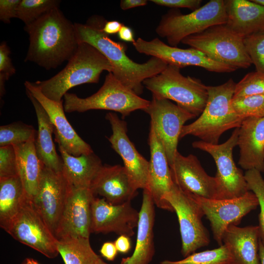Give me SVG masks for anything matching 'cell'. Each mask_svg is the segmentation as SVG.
Listing matches in <instances>:
<instances>
[{
	"mask_svg": "<svg viewBox=\"0 0 264 264\" xmlns=\"http://www.w3.org/2000/svg\"><path fill=\"white\" fill-rule=\"evenodd\" d=\"M105 22L101 18H91L86 24L74 23L77 41L96 48L110 63L115 77L139 95L143 92V81L159 74L168 64L154 57L141 64L131 59L126 54V44L112 40L103 32Z\"/></svg>",
	"mask_w": 264,
	"mask_h": 264,
	"instance_id": "6da1fadb",
	"label": "cell"
},
{
	"mask_svg": "<svg viewBox=\"0 0 264 264\" xmlns=\"http://www.w3.org/2000/svg\"><path fill=\"white\" fill-rule=\"evenodd\" d=\"M29 44L24 61L45 69H54L75 53L79 43L74 24L55 8L32 23L25 25Z\"/></svg>",
	"mask_w": 264,
	"mask_h": 264,
	"instance_id": "7a4b0ae2",
	"label": "cell"
},
{
	"mask_svg": "<svg viewBox=\"0 0 264 264\" xmlns=\"http://www.w3.org/2000/svg\"><path fill=\"white\" fill-rule=\"evenodd\" d=\"M236 84L230 79L221 85L208 86V99L203 111L195 121L183 127L180 139L190 135L217 144L225 132L239 128L243 119L232 105Z\"/></svg>",
	"mask_w": 264,
	"mask_h": 264,
	"instance_id": "3957f363",
	"label": "cell"
},
{
	"mask_svg": "<svg viewBox=\"0 0 264 264\" xmlns=\"http://www.w3.org/2000/svg\"><path fill=\"white\" fill-rule=\"evenodd\" d=\"M104 71H112L108 60L93 46L81 43L64 69L49 79L33 83L47 98L60 102L75 86L98 83Z\"/></svg>",
	"mask_w": 264,
	"mask_h": 264,
	"instance_id": "277c9868",
	"label": "cell"
},
{
	"mask_svg": "<svg viewBox=\"0 0 264 264\" xmlns=\"http://www.w3.org/2000/svg\"><path fill=\"white\" fill-rule=\"evenodd\" d=\"M180 68L169 65L159 74L145 80L143 86L153 95L175 101L196 117L203 111L208 99V86L198 79L185 76Z\"/></svg>",
	"mask_w": 264,
	"mask_h": 264,
	"instance_id": "5b68a950",
	"label": "cell"
},
{
	"mask_svg": "<svg viewBox=\"0 0 264 264\" xmlns=\"http://www.w3.org/2000/svg\"><path fill=\"white\" fill-rule=\"evenodd\" d=\"M64 100L66 112L105 110L120 113L123 118L135 110H143L150 103L123 85L111 72L108 73L102 86L92 95L82 98L67 92Z\"/></svg>",
	"mask_w": 264,
	"mask_h": 264,
	"instance_id": "8992f818",
	"label": "cell"
},
{
	"mask_svg": "<svg viewBox=\"0 0 264 264\" xmlns=\"http://www.w3.org/2000/svg\"><path fill=\"white\" fill-rule=\"evenodd\" d=\"M226 22L224 0H211L189 14L169 11L162 16L155 32L166 39L169 45L177 47L185 38Z\"/></svg>",
	"mask_w": 264,
	"mask_h": 264,
	"instance_id": "52a82bcc",
	"label": "cell"
},
{
	"mask_svg": "<svg viewBox=\"0 0 264 264\" xmlns=\"http://www.w3.org/2000/svg\"><path fill=\"white\" fill-rule=\"evenodd\" d=\"M181 43L200 51L215 62L237 69L247 68L252 64L243 39L226 24L216 25L200 33L188 36Z\"/></svg>",
	"mask_w": 264,
	"mask_h": 264,
	"instance_id": "ba28073f",
	"label": "cell"
},
{
	"mask_svg": "<svg viewBox=\"0 0 264 264\" xmlns=\"http://www.w3.org/2000/svg\"><path fill=\"white\" fill-rule=\"evenodd\" d=\"M166 200L178 218L182 256L186 257L208 245L210 242L209 233L201 220L204 215L197 201L174 183Z\"/></svg>",
	"mask_w": 264,
	"mask_h": 264,
	"instance_id": "9c48e42d",
	"label": "cell"
},
{
	"mask_svg": "<svg viewBox=\"0 0 264 264\" xmlns=\"http://www.w3.org/2000/svg\"><path fill=\"white\" fill-rule=\"evenodd\" d=\"M14 239L53 259L59 254L58 240L27 196L15 217L4 230Z\"/></svg>",
	"mask_w": 264,
	"mask_h": 264,
	"instance_id": "30bf717a",
	"label": "cell"
},
{
	"mask_svg": "<svg viewBox=\"0 0 264 264\" xmlns=\"http://www.w3.org/2000/svg\"><path fill=\"white\" fill-rule=\"evenodd\" d=\"M239 128L224 143L213 144L202 141L192 143L193 148L208 153L214 159L217 172L215 177L219 188L220 199L241 197L248 190L244 175L236 165L233 151L237 145Z\"/></svg>",
	"mask_w": 264,
	"mask_h": 264,
	"instance_id": "8fae6325",
	"label": "cell"
},
{
	"mask_svg": "<svg viewBox=\"0 0 264 264\" xmlns=\"http://www.w3.org/2000/svg\"><path fill=\"white\" fill-rule=\"evenodd\" d=\"M151 118V125L165 151L169 166L178 152L177 147L184 124L196 116L170 100L152 94L143 110Z\"/></svg>",
	"mask_w": 264,
	"mask_h": 264,
	"instance_id": "7c38bea8",
	"label": "cell"
},
{
	"mask_svg": "<svg viewBox=\"0 0 264 264\" xmlns=\"http://www.w3.org/2000/svg\"><path fill=\"white\" fill-rule=\"evenodd\" d=\"M201 208L209 220L214 239L223 244L224 232L230 225H238L242 218L259 206L255 194L248 191L243 196L230 199H208L192 197Z\"/></svg>",
	"mask_w": 264,
	"mask_h": 264,
	"instance_id": "4fadbf2b",
	"label": "cell"
},
{
	"mask_svg": "<svg viewBox=\"0 0 264 264\" xmlns=\"http://www.w3.org/2000/svg\"><path fill=\"white\" fill-rule=\"evenodd\" d=\"M132 45L140 53L159 58L168 65L179 68L196 66L218 73H229L237 69L215 62L194 48H180L167 44L158 38L146 41L137 38Z\"/></svg>",
	"mask_w": 264,
	"mask_h": 264,
	"instance_id": "5bb4252c",
	"label": "cell"
},
{
	"mask_svg": "<svg viewBox=\"0 0 264 264\" xmlns=\"http://www.w3.org/2000/svg\"><path fill=\"white\" fill-rule=\"evenodd\" d=\"M62 172L44 166L33 204L55 236L69 189Z\"/></svg>",
	"mask_w": 264,
	"mask_h": 264,
	"instance_id": "9a60e30c",
	"label": "cell"
},
{
	"mask_svg": "<svg viewBox=\"0 0 264 264\" xmlns=\"http://www.w3.org/2000/svg\"><path fill=\"white\" fill-rule=\"evenodd\" d=\"M173 182L191 197L219 198V188L215 176L208 175L194 155L184 156L177 152L170 165Z\"/></svg>",
	"mask_w": 264,
	"mask_h": 264,
	"instance_id": "2e32d148",
	"label": "cell"
},
{
	"mask_svg": "<svg viewBox=\"0 0 264 264\" xmlns=\"http://www.w3.org/2000/svg\"><path fill=\"white\" fill-rule=\"evenodd\" d=\"M139 212L134 208L131 201L112 204L104 198L94 197L91 209V233H115L129 237L134 234L137 226Z\"/></svg>",
	"mask_w": 264,
	"mask_h": 264,
	"instance_id": "e0dca14e",
	"label": "cell"
},
{
	"mask_svg": "<svg viewBox=\"0 0 264 264\" xmlns=\"http://www.w3.org/2000/svg\"><path fill=\"white\" fill-rule=\"evenodd\" d=\"M95 197L89 188L70 185L66 204L55 237L89 238L91 233V209Z\"/></svg>",
	"mask_w": 264,
	"mask_h": 264,
	"instance_id": "ac0fdd59",
	"label": "cell"
},
{
	"mask_svg": "<svg viewBox=\"0 0 264 264\" xmlns=\"http://www.w3.org/2000/svg\"><path fill=\"white\" fill-rule=\"evenodd\" d=\"M106 119L109 121L112 132L108 140L112 148L121 157L133 185L137 190L146 189L149 161L139 153L129 139L125 121L111 112L107 113Z\"/></svg>",
	"mask_w": 264,
	"mask_h": 264,
	"instance_id": "d6986e66",
	"label": "cell"
},
{
	"mask_svg": "<svg viewBox=\"0 0 264 264\" xmlns=\"http://www.w3.org/2000/svg\"><path fill=\"white\" fill-rule=\"evenodd\" d=\"M24 86L48 115L54 127L55 140L59 145L75 156L94 153L91 146L77 134L66 118L63 100L57 102L47 98L33 83L29 81H26Z\"/></svg>",
	"mask_w": 264,
	"mask_h": 264,
	"instance_id": "ffe728a7",
	"label": "cell"
},
{
	"mask_svg": "<svg viewBox=\"0 0 264 264\" xmlns=\"http://www.w3.org/2000/svg\"><path fill=\"white\" fill-rule=\"evenodd\" d=\"M148 143L150 150L147 189L158 208L173 211L166 197L174 182L167 156L154 128L150 125Z\"/></svg>",
	"mask_w": 264,
	"mask_h": 264,
	"instance_id": "44dd1931",
	"label": "cell"
},
{
	"mask_svg": "<svg viewBox=\"0 0 264 264\" xmlns=\"http://www.w3.org/2000/svg\"><path fill=\"white\" fill-rule=\"evenodd\" d=\"M89 188L94 196L99 195L112 204L131 201L137 194L125 168L120 165H103Z\"/></svg>",
	"mask_w": 264,
	"mask_h": 264,
	"instance_id": "7402d4cb",
	"label": "cell"
},
{
	"mask_svg": "<svg viewBox=\"0 0 264 264\" xmlns=\"http://www.w3.org/2000/svg\"><path fill=\"white\" fill-rule=\"evenodd\" d=\"M239 164L243 169L264 172V117L243 120L239 128Z\"/></svg>",
	"mask_w": 264,
	"mask_h": 264,
	"instance_id": "603a6c76",
	"label": "cell"
},
{
	"mask_svg": "<svg viewBox=\"0 0 264 264\" xmlns=\"http://www.w3.org/2000/svg\"><path fill=\"white\" fill-rule=\"evenodd\" d=\"M154 205L149 192L144 189L135 249L131 257L122 259L123 264H149L152 260L155 252L153 231Z\"/></svg>",
	"mask_w": 264,
	"mask_h": 264,
	"instance_id": "cb8c5ba5",
	"label": "cell"
},
{
	"mask_svg": "<svg viewBox=\"0 0 264 264\" xmlns=\"http://www.w3.org/2000/svg\"><path fill=\"white\" fill-rule=\"evenodd\" d=\"M226 24L236 34L244 38L264 31V6L252 0H224Z\"/></svg>",
	"mask_w": 264,
	"mask_h": 264,
	"instance_id": "d4e9b609",
	"label": "cell"
},
{
	"mask_svg": "<svg viewBox=\"0 0 264 264\" xmlns=\"http://www.w3.org/2000/svg\"><path fill=\"white\" fill-rule=\"evenodd\" d=\"M258 226L243 227L230 225L224 233L222 242L230 251L234 264H260Z\"/></svg>",
	"mask_w": 264,
	"mask_h": 264,
	"instance_id": "484cf974",
	"label": "cell"
},
{
	"mask_svg": "<svg viewBox=\"0 0 264 264\" xmlns=\"http://www.w3.org/2000/svg\"><path fill=\"white\" fill-rule=\"evenodd\" d=\"M25 90L34 108L37 118L38 128L35 141L37 155L45 167L56 172H61L63 160L56 152L52 138L54 126L41 104L27 90Z\"/></svg>",
	"mask_w": 264,
	"mask_h": 264,
	"instance_id": "4316f807",
	"label": "cell"
},
{
	"mask_svg": "<svg viewBox=\"0 0 264 264\" xmlns=\"http://www.w3.org/2000/svg\"><path fill=\"white\" fill-rule=\"evenodd\" d=\"M59 150L63 160L62 172L68 184L78 188H89L103 166L101 159L94 153L75 156L61 146L59 145Z\"/></svg>",
	"mask_w": 264,
	"mask_h": 264,
	"instance_id": "83f0119b",
	"label": "cell"
},
{
	"mask_svg": "<svg viewBox=\"0 0 264 264\" xmlns=\"http://www.w3.org/2000/svg\"><path fill=\"white\" fill-rule=\"evenodd\" d=\"M35 138L33 137L24 143L13 146L16 155L18 176L27 196L31 199L37 193L44 166L36 153Z\"/></svg>",
	"mask_w": 264,
	"mask_h": 264,
	"instance_id": "f1b7e54d",
	"label": "cell"
},
{
	"mask_svg": "<svg viewBox=\"0 0 264 264\" xmlns=\"http://www.w3.org/2000/svg\"><path fill=\"white\" fill-rule=\"evenodd\" d=\"M26 196L19 176L0 178V226L3 229L17 215Z\"/></svg>",
	"mask_w": 264,
	"mask_h": 264,
	"instance_id": "f546056e",
	"label": "cell"
},
{
	"mask_svg": "<svg viewBox=\"0 0 264 264\" xmlns=\"http://www.w3.org/2000/svg\"><path fill=\"white\" fill-rule=\"evenodd\" d=\"M57 247L65 264H92L98 256L89 238L67 237L58 240Z\"/></svg>",
	"mask_w": 264,
	"mask_h": 264,
	"instance_id": "4dcf8cb0",
	"label": "cell"
},
{
	"mask_svg": "<svg viewBox=\"0 0 264 264\" xmlns=\"http://www.w3.org/2000/svg\"><path fill=\"white\" fill-rule=\"evenodd\" d=\"M160 264H234V260L228 248L223 244L217 248L194 252L181 260H165Z\"/></svg>",
	"mask_w": 264,
	"mask_h": 264,
	"instance_id": "1f68e13d",
	"label": "cell"
},
{
	"mask_svg": "<svg viewBox=\"0 0 264 264\" xmlns=\"http://www.w3.org/2000/svg\"><path fill=\"white\" fill-rule=\"evenodd\" d=\"M58 0H21L18 8L17 18L25 25L34 22L52 10L59 7Z\"/></svg>",
	"mask_w": 264,
	"mask_h": 264,
	"instance_id": "d6a6232c",
	"label": "cell"
},
{
	"mask_svg": "<svg viewBox=\"0 0 264 264\" xmlns=\"http://www.w3.org/2000/svg\"><path fill=\"white\" fill-rule=\"evenodd\" d=\"M34 127L21 121L0 127V147L18 145L36 137Z\"/></svg>",
	"mask_w": 264,
	"mask_h": 264,
	"instance_id": "836d02e7",
	"label": "cell"
},
{
	"mask_svg": "<svg viewBox=\"0 0 264 264\" xmlns=\"http://www.w3.org/2000/svg\"><path fill=\"white\" fill-rule=\"evenodd\" d=\"M232 105L236 113L243 119L264 117V95L233 97Z\"/></svg>",
	"mask_w": 264,
	"mask_h": 264,
	"instance_id": "e575fe53",
	"label": "cell"
},
{
	"mask_svg": "<svg viewBox=\"0 0 264 264\" xmlns=\"http://www.w3.org/2000/svg\"><path fill=\"white\" fill-rule=\"evenodd\" d=\"M244 176L248 190L256 196L260 212L259 215V227L260 239L264 245V179L261 172L256 169L246 171Z\"/></svg>",
	"mask_w": 264,
	"mask_h": 264,
	"instance_id": "d590c367",
	"label": "cell"
},
{
	"mask_svg": "<svg viewBox=\"0 0 264 264\" xmlns=\"http://www.w3.org/2000/svg\"><path fill=\"white\" fill-rule=\"evenodd\" d=\"M264 95V73L258 71L247 73L236 84L233 97Z\"/></svg>",
	"mask_w": 264,
	"mask_h": 264,
	"instance_id": "8d00e7d4",
	"label": "cell"
},
{
	"mask_svg": "<svg viewBox=\"0 0 264 264\" xmlns=\"http://www.w3.org/2000/svg\"><path fill=\"white\" fill-rule=\"evenodd\" d=\"M243 43L256 71L264 73V31L244 38Z\"/></svg>",
	"mask_w": 264,
	"mask_h": 264,
	"instance_id": "74e56055",
	"label": "cell"
},
{
	"mask_svg": "<svg viewBox=\"0 0 264 264\" xmlns=\"http://www.w3.org/2000/svg\"><path fill=\"white\" fill-rule=\"evenodd\" d=\"M10 49L5 42L0 44V96L5 93V83L16 72L10 54Z\"/></svg>",
	"mask_w": 264,
	"mask_h": 264,
	"instance_id": "f35d334b",
	"label": "cell"
},
{
	"mask_svg": "<svg viewBox=\"0 0 264 264\" xmlns=\"http://www.w3.org/2000/svg\"><path fill=\"white\" fill-rule=\"evenodd\" d=\"M18 176L17 159L13 146L0 147V178Z\"/></svg>",
	"mask_w": 264,
	"mask_h": 264,
	"instance_id": "ab89813d",
	"label": "cell"
},
{
	"mask_svg": "<svg viewBox=\"0 0 264 264\" xmlns=\"http://www.w3.org/2000/svg\"><path fill=\"white\" fill-rule=\"evenodd\" d=\"M20 1L21 0H0V20L5 23H9L12 18H17Z\"/></svg>",
	"mask_w": 264,
	"mask_h": 264,
	"instance_id": "60d3db41",
	"label": "cell"
},
{
	"mask_svg": "<svg viewBox=\"0 0 264 264\" xmlns=\"http://www.w3.org/2000/svg\"><path fill=\"white\" fill-rule=\"evenodd\" d=\"M151 2L171 8H186L194 11L200 7L201 0H151Z\"/></svg>",
	"mask_w": 264,
	"mask_h": 264,
	"instance_id": "b9f144b4",
	"label": "cell"
},
{
	"mask_svg": "<svg viewBox=\"0 0 264 264\" xmlns=\"http://www.w3.org/2000/svg\"><path fill=\"white\" fill-rule=\"evenodd\" d=\"M100 252L101 255L107 260L112 261L116 258L118 251L114 242H107L103 244Z\"/></svg>",
	"mask_w": 264,
	"mask_h": 264,
	"instance_id": "7bdbcfd3",
	"label": "cell"
},
{
	"mask_svg": "<svg viewBox=\"0 0 264 264\" xmlns=\"http://www.w3.org/2000/svg\"><path fill=\"white\" fill-rule=\"evenodd\" d=\"M114 243L118 252L121 253H127L131 248L130 237L125 235H120Z\"/></svg>",
	"mask_w": 264,
	"mask_h": 264,
	"instance_id": "ee69618b",
	"label": "cell"
},
{
	"mask_svg": "<svg viewBox=\"0 0 264 264\" xmlns=\"http://www.w3.org/2000/svg\"><path fill=\"white\" fill-rule=\"evenodd\" d=\"M123 24L117 21H106L102 30L106 34L113 35L118 34Z\"/></svg>",
	"mask_w": 264,
	"mask_h": 264,
	"instance_id": "f6af8a7d",
	"label": "cell"
},
{
	"mask_svg": "<svg viewBox=\"0 0 264 264\" xmlns=\"http://www.w3.org/2000/svg\"><path fill=\"white\" fill-rule=\"evenodd\" d=\"M117 34L119 39L122 41L132 44L135 41L132 29L125 25H123Z\"/></svg>",
	"mask_w": 264,
	"mask_h": 264,
	"instance_id": "bcb514c9",
	"label": "cell"
},
{
	"mask_svg": "<svg viewBox=\"0 0 264 264\" xmlns=\"http://www.w3.org/2000/svg\"><path fill=\"white\" fill-rule=\"evenodd\" d=\"M146 0H121L120 7L123 10H126L134 7L144 6L147 5Z\"/></svg>",
	"mask_w": 264,
	"mask_h": 264,
	"instance_id": "7dc6e473",
	"label": "cell"
},
{
	"mask_svg": "<svg viewBox=\"0 0 264 264\" xmlns=\"http://www.w3.org/2000/svg\"><path fill=\"white\" fill-rule=\"evenodd\" d=\"M259 257L260 264H264V245L259 241Z\"/></svg>",
	"mask_w": 264,
	"mask_h": 264,
	"instance_id": "c3c4849f",
	"label": "cell"
},
{
	"mask_svg": "<svg viewBox=\"0 0 264 264\" xmlns=\"http://www.w3.org/2000/svg\"><path fill=\"white\" fill-rule=\"evenodd\" d=\"M92 264H108L104 262L99 256L94 260ZM120 264H123V261L121 260V262Z\"/></svg>",
	"mask_w": 264,
	"mask_h": 264,
	"instance_id": "681fc988",
	"label": "cell"
},
{
	"mask_svg": "<svg viewBox=\"0 0 264 264\" xmlns=\"http://www.w3.org/2000/svg\"><path fill=\"white\" fill-rule=\"evenodd\" d=\"M22 264H40L37 261L32 258H26Z\"/></svg>",
	"mask_w": 264,
	"mask_h": 264,
	"instance_id": "f907efd6",
	"label": "cell"
}]
</instances>
